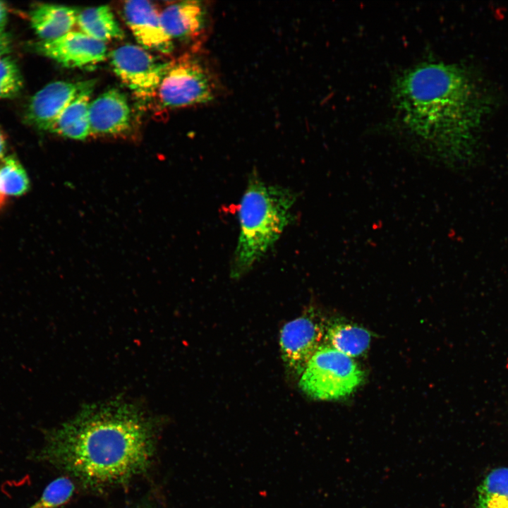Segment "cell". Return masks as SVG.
Instances as JSON below:
<instances>
[{
	"mask_svg": "<svg viewBox=\"0 0 508 508\" xmlns=\"http://www.w3.org/2000/svg\"><path fill=\"white\" fill-rule=\"evenodd\" d=\"M393 97L401 127L425 151L455 169L478 164L494 102L468 68L419 64L396 80Z\"/></svg>",
	"mask_w": 508,
	"mask_h": 508,
	"instance_id": "1",
	"label": "cell"
},
{
	"mask_svg": "<svg viewBox=\"0 0 508 508\" xmlns=\"http://www.w3.org/2000/svg\"><path fill=\"white\" fill-rule=\"evenodd\" d=\"M155 429L134 403L116 398L91 404L50 430L36 458L90 487L119 485L150 465Z\"/></svg>",
	"mask_w": 508,
	"mask_h": 508,
	"instance_id": "2",
	"label": "cell"
},
{
	"mask_svg": "<svg viewBox=\"0 0 508 508\" xmlns=\"http://www.w3.org/2000/svg\"><path fill=\"white\" fill-rule=\"evenodd\" d=\"M296 194L290 189L250 176L238 210L239 234L231 277L248 273L272 248L293 220Z\"/></svg>",
	"mask_w": 508,
	"mask_h": 508,
	"instance_id": "3",
	"label": "cell"
},
{
	"mask_svg": "<svg viewBox=\"0 0 508 508\" xmlns=\"http://www.w3.org/2000/svg\"><path fill=\"white\" fill-rule=\"evenodd\" d=\"M363 378L362 370L351 357L322 345L308 363L299 386L313 399L334 400L350 394Z\"/></svg>",
	"mask_w": 508,
	"mask_h": 508,
	"instance_id": "4",
	"label": "cell"
},
{
	"mask_svg": "<svg viewBox=\"0 0 508 508\" xmlns=\"http://www.w3.org/2000/svg\"><path fill=\"white\" fill-rule=\"evenodd\" d=\"M216 90L207 66L197 56L186 53L169 61L156 96L162 107L178 108L208 102Z\"/></svg>",
	"mask_w": 508,
	"mask_h": 508,
	"instance_id": "5",
	"label": "cell"
},
{
	"mask_svg": "<svg viewBox=\"0 0 508 508\" xmlns=\"http://www.w3.org/2000/svg\"><path fill=\"white\" fill-rule=\"evenodd\" d=\"M115 74L139 99L156 96L169 61L159 60L147 49L134 44H124L109 54Z\"/></svg>",
	"mask_w": 508,
	"mask_h": 508,
	"instance_id": "6",
	"label": "cell"
},
{
	"mask_svg": "<svg viewBox=\"0 0 508 508\" xmlns=\"http://www.w3.org/2000/svg\"><path fill=\"white\" fill-rule=\"evenodd\" d=\"M325 328L312 308L284 325L279 344L289 373L301 377L310 358L322 346Z\"/></svg>",
	"mask_w": 508,
	"mask_h": 508,
	"instance_id": "7",
	"label": "cell"
},
{
	"mask_svg": "<svg viewBox=\"0 0 508 508\" xmlns=\"http://www.w3.org/2000/svg\"><path fill=\"white\" fill-rule=\"evenodd\" d=\"M35 50L66 68L92 69L107 57L104 42L71 30L55 40L37 42Z\"/></svg>",
	"mask_w": 508,
	"mask_h": 508,
	"instance_id": "8",
	"label": "cell"
},
{
	"mask_svg": "<svg viewBox=\"0 0 508 508\" xmlns=\"http://www.w3.org/2000/svg\"><path fill=\"white\" fill-rule=\"evenodd\" d=\"M124 19L134 37L145 49L171 54L174 44L165 32L160 13L149 1H128L123 6Z\"/></svg>",
	"mask_w": 508,
	"mask_h": 508,
	"instance_id": "9",
	"label": "cell"
},
{
	"mask_svg": "<svg viewBox=\"0 0 508 508\" xmlns=\"http://www.w3.org/2000/svg\"><path fill=\"white\" fill-rule=\"evenodd\" d=\"M84 81H54L45 85L30 99L26 111L29 123L50 131L57 119L74 99Z\"/></svg>",
	"mask_w": 508,
	"mask_h": 508,
	"instance_id": "10",
	"label": "cell"
},
{
	"mask_svg": "<svg viewBox=\"0 0 508 508\" xmlns=\"http://www.w3.org/2000/svg\"><path fill=\"white\" fill-rule=\"evenodd\" d=\"M131 108L125 94L109 89L90 104V135H114L127 131L131 125Z\"/></svg>",
	"mask_w": 508,
	"mask_h": 508,
	"instance_id": "11",
	"label": "cell"
},
{
	"mask_svg": "<svg viewBox=\"0 0 508 508\" xmlns=\"http://www.w3.org/2000/svg\"><path fill=\"white\" fill-rule=\"evenodd\" d=\"M162 25L174 40L191 43L200 38L207 25V9L202 1H183L167 6L160 13Z\"/></svg>",
	"mask_w": 508,
	"mask_h": 508,
	"instance_id": "12",
	"label": "cell"
},
{
	"mask_svg": "<svg viewBox=\"0 0 508 508\" xmlns=\"http://www.w3.org/2000/svg\"><path fill=\"white\" fill-rule=\"evenodd\" d=\"M95 85V80H84L83 85L50 129V132L77 140L90 135L89 107Z\"/></svg>",
	"mask_w": 508,
	"mask_h": 508,
	"instance_id": "13",
	"label": "cell"
},
{
	"mask_svg": "<svg viewBox=\"0 0 508 508\" xmlns=\"http://www.w3.org/2000/svg\"><path fill=\"white\" fill-rule=\"evenodd\" d=\"M78 12L71 6L41 4L30 13L31 25L41 40H55L72 30Z\"/></svg>",
	"mask_w": 508,
	"mask_h": 508,
	"instance_id": "14",
	"label": "cell"
},
{
	"mask_svg": "<svg viewBox=\"0 0 508 508\" xmlns=\"http://www.w3.org/2000/svg\"><path fill=\"white\" fill-rule=\"evenodd\" d=\"M76 23L82 32L104 43L124 37L121 27L108 6L90 7L79 11Z\"/></svg>",
	"mask_w": 508,
	"mask_h": 508,
	"instance_id": "15",
	"label": "cell"
},
{
	"mask_svg": "<svg viewBox=\"0 0 508 508\" xmlns=\"http://www.w3.org/2000/svg\"><path fill=\"white\" fill-rule=\"evenodd\" d=\"M370 334L365 329L342 322H335L325 328V339L328 345L346 356H358L368 348Z\"/></svg>",
	"mask_w": 508,
	"mask_h": 508,
	"instance_id": "16",
	"label": "cell"
},
{
	"mask_svg": "<svg viewBox=\"0 0 508 508\" xmlns=\"http://www.w3.org/2000/svg\"><path fill=\"white\" fill-rule=\"evenodd\" d=\"M476 508H508V467L492 470L481 481Z\"/></svg>",
	"mask_w": 508,
	"mask_h": 508,
	"instance_id": "17",
	"label": "cell"
},
{
	"mask_svg": "<svg viewBox=\"0 0 508 508\" xmlns=\"http://www.w3.org/2000/svg\"><path fill=\"white\" fill-rule=\"evenodd\" d=\"M28 187L27 174L18 161L11 157L0 159V208L8 197L22 195Z\"/></svg>",
	"mask_w": 508,
	"mask_h": 508,
	"instance_id": "18",
	"label": "cell"
},
{
	"mask_svg": "<svg viewBox=\"0 0 508 508\" xmlns=\"http://www.w3.org/2000/svg\"><path fill=\"white\" fill-rule=\"evenodd\" d=\"M74 490L73 482L66 477H60L51 482L40 498L28 508H56L66 503Z\"/></svg>",
	"mask_w": 508,
	"mask_h": 508,
	"instance_id": "19",
	"label": "cell"
},
{
	"mask_svg": "<svg viewBox=\"0 0 508 508\" xmlns=\"http://www.w3.org/2000/svg\"><path fill=\"white\" fill-rule=\"evenodd\" d=\"M23 86V77L16 61L8 56L0 58V99L17 96Z\"/></svg>",
	"mask_w": 508,
	"mask_h": 508,
	"instance_id": "20",
	"label": "cell"
},
{
	"mask_svg": "<svg viewBox=\"0 0 508 508\" xmlns=\"http://www.w3.org/2000/svg\"><path fill=\"white\" fill-rule=\"evenodd\" d=\"M11 47V40L8 34L0 30V58L6 56Z\"/></svg>",
	"mask_w": 508,
	"mask_h": 508,
	"instance_id": "21",
	"label": "cell"
},
{
	"mask_svg": "<svg viewBox=\"0 0 508 508\" xmlns=\"http://www.w3.org/2000/svg\"><path fill=\"white\" fill-rule=\"evenodd\" d=\"M7 19V10L4 4L0 1V30H3Z\"/></svg>",
	"mask_w": 508,
	"mask_h": 508,
	"instance_id": "22",
	"label": "cell"
},
{
	"mask_svg": "<svg viewBox=\"0 0 508 508\" xmlns=\"http://www.w3.org/2000/svg\"><path fill=\"white\" fill-rule=\"evenodd\" d=\"M6 137L2 131V130L0 128V159L5 157L4 153L6 151Z\"/></svg>",
	"mask_w": 508,
	"mask_h": 508,
	"instance_id": "23",
	"label": "cell"
}]
</instances>
